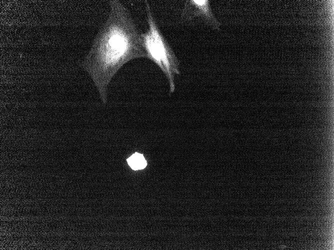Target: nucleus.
Wrapping results in <instances>:
<instances>
[{
	"label": "nucleus",
	"instance_id": "obj_1",
	"mask_svg": "<svg viewBox=\"0 0 334 250\" xmlns=\"http://www.w3.org/2000/svg\"><path fill=\"white\" fill-rule=\"evenodd\" d=\"M110 6L108 18L83 63L104 103L108 86L120 68L134 59L146 58L142 33L130 10L119 0L110 1Z\"/></svg>",
	"mask_w": 334,
	"mask_h": 250
},
{
	"label": "nucleus",
	"instance_id": "obj_2",
	"mask_svg": "<svg viewBox=\"0 0 334 250\" xmlns=\"http://www.w3.org/2000/svg\"><path fill=\"white\" fill-rule=\"evenodd\" d=\"M144 3L148 28L141 33V37L146 58L156 64L166 75L170 85V93L172 94L175 90V75L180 74V63L161 32L149 2L145 0Z\"/></svg>",
	"mask_w": 334,
	"mask_h": 250
},
{
	"label": "nucleus",
	"instance_id": "obj_3",
	"mask_svg": "<svg viewBox=\"0 0 334 250\" xmlns=\"http://www.w3.org/2000/svg\"><path fill=\"white\" fill-rule=\"evenodd\" d=\"M180 19L186 24H203L213 29H218L220 23L214 15L208 0H186Z\"/></svg>",
	"mask_w": 334,
	"mask_h": 250
},
{
	"label": "nucleus",
	"instance_id": "obj_4",
	"mask_svg": "<svg viewBox=\"0 0 334 250\" xmlns=\"http://www.w3.org/2000/svg\"><path fill=\"white\" fill-rule=\"evenodd\" d=\"M128 165L134 170L144 169L147 163L144 156L140 153H136L127 159Z\"/></svg>",
	"mask_w": 334,
	"mask_h": 250
}]
</instances>
